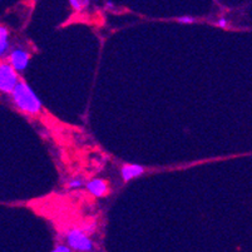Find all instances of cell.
Instances as JSON below:
<instances>
[{
	"mask_svg": "<svg viewBox=\"0 0 252 252\" xmlns=\"http://www.w3.org/2000/svg\"><path fill=\"white\" fill-rule=\"evenodd\" d=\"M9 94H10V98L15 107L23 113L36 116L42 112V100L39 99L35 92L32 89V87L27 82L20 79L19 83L14 87V89Z\"/></svg>",
	"mask_w": 252,
	"mask_h": 252,
	"instance_id": "6da1fadb",
	"label": "cell"
},
{
	"mask_svg": "<svg viewBox=\"0 0 252 252\" xmlns=\"http://www.w3.org/2000/svg\"><path fill=\"white\" fill-rule=\"evenodd\" d=\"M65 241L72 251L91 252L94 250V244L88 233L81 228H70L65 233Z\"/></svg>",
	"mask_w": 252,
	"mask_h": 252,
	"instance_id": "7a4b0ae2",
	"label": "cell"
},
{
	"mask_svg": "<svg viewBox=\"0 0 252 252\" xmlns=\"http://www.w3.org/2000/svg\"><path fill=\"white\" fill-rule=\"evenodd\" d=\"M20 78L17 70L8 62L0 63V92L9 94L14 87L19 83Z\"/></svg>",
	"mask_w": 252,
	"mask_h": 252,
	"instance_id": "3957f363",
	"label": "cell"
},
{
	"mask_svg": "<svg viewBox=\"0 0 252 252\" xmlns=\"http://www.w3.org/2000/svg\"><path fill=\"white\" fill-rule=\"evenodd\" d=\"M9 62L11 67L14 68L18 73L24 72L27 68H28L29 63H31V53L27 49H23V48H13L11 50H9L8 53Z\"/></svg>",
	"mask_w": 252,
	"mask_h": 252,
	"instance_id": "277c9868",
	"label": "cell"
},
{
	"mask_svg": "<svg viewBox=\"0 0 252 252\" xmlns=\"http://www.w3.org/2000/svg\"><path fill=\"white\" fill-rule=\"evenodd\" d=\"M86 189L92 196L100 198V197H104L105 194L108 193L109 186L107 181L100 180V178H94V180H91L89 182L86 183Z\"/></svg>",
	"mask_w": 252,
	"mask_h": 252,
	"instance_id": "5b68a950",
	"label": "cell"
},
{
	"mask_svg": "<svg viewBox=\"0 0 252 252\" xmlns=\"http://www.w3.org/2000/svg\"><path fill=\"white\" fill-rule=\"evenodd\" d=\"M144 167L137 163H127L123 164L121 168V176H122L123 182H129V181L138 178L144 173Z\"/></svg>",
	"mask_w": 252,
	"mask_h": 252,
	"instance_id": "8992f818",
	"label": "cell"
},
{
	"mask_svg": "<svg viewBox=\"0 0 252 252\" xmlns=\"http://www.w3.org/2000/svg\"><path fill=\"white\" fill-rule=\"evenodd\" d=\"M9 50H10V34L5 27L0 25V58L8 56Z\"/></svg>",
	"mask_w": 252,
	"mask_h": 252,
	"instance_id": "52a82bcc",
	"label": "cell"
},
{
	"mask_svg": "<svg viewBox=\"0 0 252 252\" xmlns=\"http://www.w3.org/2000/svg\"><path fill=\"white\" fill-rule=\"evenodd\" d=\"M84 186V182L82 178L79 177H75V178H72V180H69L67 182V187L70 189H82Z\"/></svg>",
	"mask_w": 252,
	"mask_h": 252,
	"instance_id": "ba28073f",
	"label": "cell"
},
{
	"mask_svg": "<svg viewBox=\"0 0 252 252\" xmlns=\"http://www.w3.org/2000/svg\"><path fill=\"white\" fill-rule=\"evenodd\" d=\"M176 20H177L180 24H194V23L197 22L196 18L191 17V15H182V17H178Z\"/></svg>",
	"mask_w": 252,
	"mask_h": 252,
	"instance_id": "9c48e42d",
	"label": "cell"
},
{
	"mask_svg": "<svg viewBox=\"0 0 252 252\" xmlns=\"http://www.w3.org/2000/svg\"><path fill=\"white\" fill-rule=\"evenodd\" d=\"M215 24L219 27V28H222V29H226L230 27V20L227 19V18H224V17H221L217 19V22L215 23Z\"/></svg>",
	"mask_w": 252,
	"mask_h": 252,
	"instance_id": "30bf717a",
	"label": "cell"
},
{
	"mask_svg": "<svg viewBox=\"0 0 252 252\" xmlns=\"http://www.w3.org/2000/svg\"><path fill=\"white\" fill-rule=\"evenodd\" d=\"M53 252H72L70 247L65 244H58L53 249Z\"/></svg>",
	"mask_w": 252,
	"mask_h": 252,
	"instance_id": "8fae6325",
	"label": "cell"
},
{
	"mask_svg": "<svg viewBox=\"0 0 252 252\" xmlns=\"http://www.w3.org/2000/svg\"><path fill=\"white\" fill-rule=\"evenodd\" d=\"M69 4L72 5V8L74 9L75 11H81L82 9V3L81 0H69Z\"/></svg>",
	"mask_w": 252,
	"mask_h": 252,
	"instance_id": "7c38bea8",
	"label": "cell"
}]
</instances>
